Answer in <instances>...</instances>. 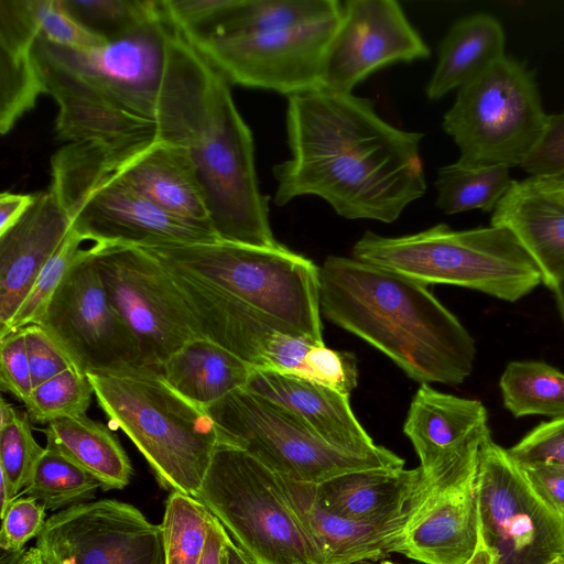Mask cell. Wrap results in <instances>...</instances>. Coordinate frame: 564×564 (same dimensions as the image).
I'll return each instance as SVG.
<instances>
[{"label": "cell", "instance_id": "1", "mask_svg": "<svg viewBox=\"0 0 564 564\" xmlns=\"http://www.w3.org/2000/svg\"><path fill=\"white\" fill-rule=\"evenodd\" d=\"M33 56L44 94L58 108L55 132L67 143L154 134L189 149L223 78L162 0L160 14L123 39L74 50L37 36Z\"/></svg>", "mask_w": 564, "mask_h": 564}, {"label": "cell", "instance_id": "2", "mask_svg": "<svg viewBox=\"0 0 564 564\" xmlns=\"http://www.w3.org/2000/svg\"><path fill=\"white\" fill-rule=\"evenodd\" d=\"M290 159L273 166V202L317 196L346 219L395 221L426 192L424 133L383 120L373 101L328 89L288 97Z\"/></svg>", "mask_w": 564, "mask_h": 564}, {"label": "cell", "instance_id": "3", "mask_svg": "<svg viewBox=\"0 0 564 564\" xmlns=\"http://www.w3.org/2000/svg\"><path fill=\"white\" fill-rule=\"evenodd\" d=\"M321 313L383 352L410 378L457 386L471 373L473 337L425 284L355 258L319 268Z\"/></svg>", "mask_w": 564, "mask_h": 564}, {"label": "cell", "instance_id": "4", "mask_svg": "<svg viewBox=\"0 0 564 564\" xmlns=\"http://www.w3.org/2000/svg\"><path fill=\"white\" fill-rule=\"evenodd\" d=\"M99 406L148 462L159 485L195 496L219 445L216 426L149 368L87 373Z\"/></svg>", "mask_w": 564, "mask_h": 564}, {"label": "cell", "instance_id": "5", "mask_svg": "<svg viewBox=\"0 0 564 564\" xmlns=\"http://www.w3.org/2000/svg\"><path fill=\"white\" fill-rule=\"evenodd\" d=\"M352 258L414 281L451 284L516 302L542 283V275L517 238L498 226L455 230L438 224L400 237L366 231Z\"/></svg>", "mask_w": 564, "mask_h": 564}, {"label": "cell", "instance_id": "6", "mask_svg": "<svg viewBox=\"0 0 564 564\" xmlns=\"http://www.w3.org/2000/svg\"><path fill=\"white\" fill-rule=\"evenodd\" d=\"M51 184L72 227L93 243L147 248L220 241L210 226L161 209L120 181L97 143L74 142L51 159Z\"/></svg>", "mask_w": 564, "mask_h": 564}, {"label": "cell", "instance_id": "7", "mask_svg": "<svg viewBox=\"0 0 564 564\" xmlns=\"http://www.w3.org/2000/svg\"><path fill=\"white\" fill-rule=\"evenodd\" d=\"M141 249L205 279L324 345L319 268L285 246L256 247L220 240Z\"/></svg>", "mask_w": 564, "mask_h": 564}, {"label": "cell", "instance_id": "8", "mask_svg": "<svg viewBox=\"0 0 564 564\" xmlns=\"http://www.w3.org/2000/svg\"><path fill=\"white\" fill-rule=\"evenodd\" d=\"M194 497L251 564H324L280 475L247 452L219 443Z\"/></svg>", "mask_w": 564, "mask_h": 564}, {"label": "cell", "instance_id": "9", "mask_svg": "<svg viewBox=\"0 0 564 564\" xmlns=\"http://www.w3.org/2000/svg\"><path fill=\"white\" fill-rule=\"evenodd\" d=\"M547 117L534 73L505 55L457 89L442 128L457 145L459 163L512 169L533 151Z\"/></svg>", "mask_w": 564, "mask_h": 564}, {"label": "cell", "instance_id": "10", "mask_svg": "<svg viewBox=\"0 0 564 564\" xmlns=\"http://www.w3.org/2000/svg\"><path fill=\"white\" fill-rule=\"evenodd\" d=\"M229 85L224 77L219 82L206 123L189 153L219 239L276 247L281 243L270 226V197L261 193L257 177L252 132L236 107Z\"/></svg>", "mask_w": 564, "mask_h": 564}, {"label": "cell", "instance_id": "11", "mask_svg": "<svg viewBox=\"0 0 564 564\" xmlns=\"http://www.w3.org/2000/svg\"><path fill=\"white\" fill-rule=\"evenodd\" d=\"M205 411L219 443L247 452L294 481L318 485L350 471L404 467V459L361 457L334 447L297 414L248 388L227 394Z\"/></svg>", "mask_w": 564, "mask_h": 564}, {"label": "cell", "instance_id": "12", "mask_svg": "<svg viewBox=\"0 0 564 564\" xmlns=\"http://www.w3.org/2000/svg\"><path fill=\"white\" fill-rule=\"evenodd\" d=\"M479 538L492 564L564 563V514L492 438L476 477Z\"/></svg>", "mask_w": 564, "mask_h": 564}, {"label": "cell", "instance_id": "13", "mask_svg": "<svg viewBox=\"0 0 564 564\" xmlns=\"http://www.w3.org/2000/svg\"><path fill=\"white\" fill-rule=\"evenodd\" d=\"M340 17L341 10L291 28L183 34L229 84L290 97L323 89L325 59Z\"/></svg>", "mask_w": 564, "mask_h": 564}, {"label": "cell", "instance_id": "14", "mask_svg": "<svg viewBox=\"0 0 564 564\" xmlns=\"http://www.w3.org/2000/svg\"><path fill=\"white\" fill-rule=\"evenodd\" d=\"M91 253L113 308L137 337L144 368H159L200 337L164 267L141 248L93 243Z\"/></svg>", "mask_w": 564, "mask_h": 564}, {"label": "cell", "instance_id": "15", "mask_svg": "<svg viewBox=\"0 0 564 564\" xmlns=\"http://www.w3.org/2000/svg\"><path fill=\"white\" fill-rule=\"evenodd\" d=\"M91 246L83 249L36 324L85 373L144 368L137 337L104 289Z\"/></svg>", "mask_w": 564, "mask_h": 564}, {"label": "cell", "instance_id": "16", "mask_svg": "<svg viewBox=\"0 0 564 564\" xmlns=\"http://www.w3.org/2000/svg\"><path fill=\"white\" fill-rule=\"evenodd\" d=\"M156 260L172 279L200 337L216 343L256 370L308 378L306 357L318 344L205 279Z\"/></svg>", "mask_w": 564, "mask_h": 564}, {"label": "cell", "instance_id": "17", "mask_svg": "<svg viewBox=\"0 0 564 564\" xmlns=\"http://www.w3.org/2000/svg\"><path fill=\"white\" fill-rule=\"evenodd\" d=\"M35 546L45 564H165L161 524L115 499L54 513Z\"/></svg>", "mask_w": 564, "mask_h": 564}, {"label": "cell", "instance_id": "18", "mask_svg": "<svg viewBox=\"0 0 564 564\" xmlns=\"http://www.w3.org/2000/svg\"><path fill=\"white\" fill-rule=\"evenodd\" d=\"M403 432L420 458L426 491L475 478L482 449L491 440L480 401L443 393L427 383L414 394Z\"/></svg>", "mask_w": 564, "mask_h": 564}, {"label": "cell", "instance_id": "19", "mask_svg": "<svg viewBox=\"0 0 564 564\" xmlns=\"http://www.w3.org/2000/svg\"><path fill=\"white\" fill-rule=\"evenodd\" d=\"M431 48L394 0H348L329 44L323 89L351 93L378 69L430 57Z\"/></svg>", "mask_w": 564, "mask_h": 564}, {"label": "cell", "instance_id": "20", "mask_svg": "<svg viewBox=\"0 0 564 564\" xmlns=\"http://www.w3.org/2000/svg\"><path fill=\"white\" fill-rule=\"evenodd\" d=\"M97 144L120 181L166 213L213 228L187 147L154 134Z\"/></svg>", "mask_w": 564, "mask_h": 564}, {"label": "cell", "instance_id": "21", "mask_svg": "<svg viewBox=\"0 0 564 564\" xmlns=\"http://www.w3.org/2000/svg\"><path fill=\"white\" fill-rule=\"evenodd\" d=\"M476 477L444 489H422L397 553L423 564H466L479 542Z\"/></svg>", "mask_w": 564, "mask_h": 564}, {"label": "cell", "instance_id": "22", "mask_svg": "<svg viewBox=\"0 0 564 564\" xmlns=\"http://www.w3.org/2000/svg\"><path fill=\"white\" fill-rule=\"evenodd\" d=\"M246 388L288 408L343 452L369 458L403 459L375 444L354 415L349 395L326 384L292 373L254 370Z\"/></svg>", "mask_w": 564, "mask_h": 564}, {"label": "cell", "instance_id": "23", "mask_svg": "<svg viewBox=\"0 0 564 564\" xmlns=\"http://www.w3.org/2000/svg\"><path fill=\"white\" fill-rule=\"evenodd\" d=\"M72 229L55 193H36L32 205L0 234V329L15 314L40 272Z\"/></svg>", "mask_w": 564, "mask_h": 564}, {"label": "cell", "instance_id": "24", "mask_svg": "<svg viewBox=\"0 0 564 564\" xmlns=\"http://www.w3.org/2000/svg\"><path fill=\"white\" fill-rule=\"evenodd\" d=\"M312 486L325 510L372 525L408 522L423 488L420 467L356 470Z\"/></svg>", "mask_w": 564, "mask_h": 564}, {"label": "cell", "instance_id": "25", "mask_svg": "<svg viewBox=\"0 0 564 564\" xmlns=\"http://www.w3.org/2000/svg\"><path fill=\"white\" fill-rule=\"evenodd\" d=\"M292 508L324 564H358L397 553L406 522L372 525L325 510L313 486L280 475Z\"/></svg>", "mask_w": 564, "mask_h": 564}, {"label": "cell", "instance_id": "26", "mask_svg": "<svg viewBox=\"0 0 564 564\" xmlns=\"http://www.w3.org/2000/svg\"><path fill=\"white\" fill-rule=\"evenodd\" d=\"M490 225L508 229L553 290L564 280V206L536 191L527 178L512 185L492 212Z\"/></svg>", "mask_w": 564, "mask_h": 564}, {"label": "cell", "instance_id": "27", "mask_svg": "<svg viewBox=\"0 0 564 564\" xmlns=\"http://www.w3.org/2000/svg\"><path fill=\"white\" fill-rule=\"evenodd\" d=\"M39 29L26 0H0V132L34 108L44 87L33 46Z\"/></svg>", "mask_w": 564, "mask_h": 564}, {"label": "cell", "instance_id": "28", "mask_svg": "<svg viewBox=\"0 0 564 564\" xmlns=\"http://www.w3.org/2000/svg\"><path fill=\"white\" fill-rule=\"evenodd\" d=\"M254 370L216 343L196 337L172 355L158 373L176 393L205 411L246 388Z\"/></svg>", "mask_w": 564, "mask_h": 564}, {"label": "cell", "instance_id": "29", "mask_svg": "<svg viewBox=\"0 0 564 564\" xmlns=\"http://www.w3.org/2000/svg\"><path fill=\"white\" fill-rule=\"evenodd\" d=\"M506 35L491 14L474 13L455 21L441 42L426 96L437 100L505 56Z\"/></svg>", "mask_w": 564, "mask_h": 564}, {"label": "cell", "instance_id": "30", "mask_svg": "<svg viewBox=\"0 0 564 564\" xmlns=\"http://www.w3.org/2000/svg\"><path fill=\"white\" fill-rule=\"evenodd\" d=\"M53 447L96 478L102 490L123 489L131 479V462L118 437L87 415L52 421L45 429Z\"/></svg>", "mask_w": 564, "mask_h": 564}, {"label": "cell", "instance_id": "31", "mask_svg": "<svg viewBox=\"0 0 564 564\" xmlns=\"http://www.w3.org/2000/svg\"><path fill=\"white\" fill-rule=\"evenodd\" d=\"M340 10L341 2L337 0H238L214 23L188 33H232L291 28L334 15Z\"/></svg>", "mask_w": 564, "mask_h": 564}, {"label": "cell", "instance_id": "32", "mask_svg": "<svg viewBox=\"0 0 564 564\" xmlns=\"http://www.w3.org/2000/svg\"><path fill=\"white\" fill-rule=\"evenodd\" d=\"M499 387L505 408L516 417L564 416V372L542 361H512Z\"/></svg>", "mask_w": 564, "mask_h": 564}, {"label": "cell", "instance_id": "33", "mask_svg": "<svg viewBox=\"0 0 564 564\" xmlns=\"http://www.w3.org/2000/svg\"><path fill=\"white\" fill-rule=\"evenodd\" d=\"M513 181L508 167H474L456 161L437 171L435 204L447 215L494 212Z\"/></svg>", "mask_w": 564, "mask_h": 564}, {"label": "cell", "instance_id": "34", "mask_svg": "<svg viewBox=\"0 0 564 564\" xmlns=\"http://www.w3.org/2000/svg\"><path fill=\"white\" fill-rule=\"evenodd\" d=\"M100 482L62 452L46 446L21 494L46 510H63L95 498Z\"/></svg>", "mask_w": 564, "mask_h": 564}, {"label": "cell", "instance_id": "35", "mask_svg": "<svg viewBox=\"0 0 564 564\" xmlns=\"http://www.w3.org/2000/svg\"><path fill=\"white\" fill-rule=\"evenodd\" d=\"M45 447L33 436L29 416L0 400V514L19 498Z\"/></svg>", "mask_w": 564, "mask_h": 564}, {"label": "cell", "instance_id": "36", "mask_svg": "<svg viewBox=\"0 0 564 564\" xmlns=\"http://www.w3.org/2000/svg\"><path fill=\"white\" fill-rule=\"evenodd\" d=\"M212 513L195 497L171 492L161 523L165 564H200Z\"/></svg>", "mask_w": 564, "mask_h": 564}, {"label": "cell", "instance_id": "37", "mask_svg": "<svg viewBox=\"0 0 564 564\" xmlns=\"http://www.w3.org/2000/svg\"><path fill=\"white\" fill-rule=\"evenodd\" d=\"M88 32L111 43L133 33L161 12V0H62Z\"/></svg>", "mask_w": 564, "mask_h": 564}, {"label": "cell", "instance_id": "38", "mask_svg": "<svg viewBox=\"0 0 564 564\" xmlns=\"http://www.w3.org/2000/svg\"><path fill=\"white\" fill-rule=\"evenodd\" d=\"M95 395L87 373L73 366L33 388L24 403L28 415L35 422L86 415Z\"/></svg>", "mask_w": 564, "mask_h": 564}, {"label": "cell", "instance_id": "39", "mask_svg": "<svg viewBox=\"0 0 564 564\" xmlns=\"http://www.w3.org/2000/svg\"><path fill=\"white\" fill-rule=\"evenodd\" d=\"M86 241L88 240L72 227L65 240L40 272L13 317L0 329V337L39 322L55 290L85 248Z\"/></svg>", "mask_w": 564, "mask_h": 564}, {"label": "cell", "instance_id": "40", "mask_svg": "<svg viewBox=\"0 0 564 564\" xmlns=\"http://www.w3.org/2000/svg\"><path fill=\"white\" fill-rule=\"evenodd\" d=\"M39 36L61 46L87 50L105 43L84 29L65 9L62 0H26Z\"/></svg>", "mask_w": 564, "mask_h": 564}, {"label": "cell", "instance_id": "41", "mask_svg": "<svg viewBox=\"0 0 564 564\" xmlns=\"http://www.w3.org/2000/svg\"><path fill=\"white\" fill-rule=\"evenodd\" d=\"M508 451L521 465L547 464L564 471V416L539 424Z\"/></svg>", "mask_w": 564, "mask_h": 564}, {"label": "cell", "instance_id": "42", "mask_svg": "<svg viewBox=\"0 0 564 564\" xmlns=\"http://www.w3.org/2000/svg\"><path fill=\"white\" fill-rule=\"evenodd\" d=\"M45 508L31 497L17 498L0 514V549L21 551L25 544L37 538L45 524Z\"/></svg>", "mask_w": 564, "mask_h": 564}, {"label": "cell", "instance_id": "43", "mask_svg": "<svg viewBox=\"0 0 564 564\" xmlns=\"http://www.w3.org/2000/svg\"><path fill=\"white\" fill-rule=\"evenodd\" d=\"M308 378L349 395L357 387L358 370L354 354L337 351L325 345L314 346L307 357Z\"/></svg>", "mask_w": 564, "mask_h": 564}, {"label": "cell", "instance_id": "44", "mask_svg": "<svg viewBox=\"0 0 564 564\" xmlns=\"http://www.w3.org/2000/svg\"><path fill=\"white\" fill-rule=\"evenodd\" d=\"M0 387L25 403L33 391L22 328L0 337Z\"/></svg>", "mask_w": 564, "mask_h": 564}, {"label": "cell", "instance_id": "45", "mask_svg": "<svg viewBox=\"0 0 564 564\" xmlns=\"http://www.w3.org/2000/svg\"><path fill=\"white\" fill-rule=\"evenodd\" d=\"M24 332L33 387L74 366L69 357L39 324H30Z\"/></svg>", "mask_w": 564, "mask_h": 564}, {"label": "cell", "instance_id": "46", "mask_svg": "<svg viewBox=\"0 0 564 564\" xmlns=\"http://www.w3.org/2000/svg\"><path fill=\"white\" fill-rule=\"evenodd\" d=\"M521 169L530 177L564 174V111L549 115L540 141Z\"/></svg>", "mask_w": 564, "mask_h": 564}, {"label": "cell", "instance_id": "47", "mask_svg": "<svg viewBox=\"0 0 564 564\" xmlns=\"http://www.w3.org/2000/svg\"><path fill=\"white\" fill-rule=\"evenodd\" d=\"M238 0H162L170 19L183 32L202 30L214 23Z\"/></svg>", "mask_w": 564, "mask_h": 564}, {"label": "cell", "instance_id": "48", "mask_svg": "<svg viewBox=\"0 0 564 564\" xmlns=\"http://www.w3.org/2000/svg\"><path fill=\"white\" fill-rule=\"evenodd\" d=\"M521 466L552 505L564 514V471L547 464Z\"/></svg>", "mask_w": 564, "mask_h": 564}, {"label": "cell", "instance_id": "49", "mask_svg": "<svg viewBox=\"0 0 564 564\" xmlns=\"http://www.w3.org/2000/svg\"><path fill=\"white\" fill-rule=\"evenodd\" d=\"M34 198L35 194H0V234L11 228L23 216Z\"/></svg>", "mask_w": 564, "mask_h": 564}, {"label": "cell", "instance_id": "50", "mask_svg": "<svg viewBox=\"0 0 564 564\" xmlns=\"http://www.w3.org/2000/svg\"><path fill=\"white\" fill-rule=\"evenodd\" d=\"M225 528L212 514L207 541L200 564H223L224 546L227 536Z\"/></svg>", "mask_w": 564, "mask_h": 564}, {"label": "cell", "instance_id": "51", "mask_svg": "<svg viewBox=\"0 0 564 564\" xmlns=\"http://www.w3.org/2000/svg\"><path fill=\"white\" fill-rule=\"evenodd\" d=\"M540 193L564 206V174L547 177H527Z\"/></svg>", "mask_w": 564, "mask_h": 564}, {"label": "cell", "instance_id": "52", "mask_svg": "<svg viewBox=\"0 0 564 564\" xmlns=\"http://www.w3.org/2000/svg\"><path fill=\"white\" fill-rule=\"evenodd\" d=\"M0 564H45L36 546L21 551H3L0 554Z\"/></svg>", "mask_w": 564, "mask_h": 564}, {"label": "cell", "instance_id": "53", "mask_svg": "<svg viewBox=\"0 0 564 564\" xmlns=\"http://www.w3.org/2000/svg\"><path fill=\"white\" fill-rule=\"evenodd\" d=\"M224 557L226 564H251L228 534L225 540Z\"/></svg>", "mask_w": 564, "mask_h": 564}, {"label": "cell", "instance_id": "54", "mask_svg": "<svg viewBox=\"0 0 564 564\" xmlns=\"http://www.w3.org/2000/svg\"><path fill=\"white\" fill-rule=\"evenodd\" d=\"M492 562L494 557L491 552L479 538L477 549L471 558L466 564H492Z\"/></svg>", "mask_w": 564, "mask_h": 564}, {"label": "cell", "instance_id": "55", "mask_svg": "<svg viewBox=\"0 0 564 564\" xmlns=\"http://www.w3.org/2000/svg\"><path fill=\"white\" fill-rule=\"evenodd\" d=\"M552 291L554 292L560 316L564 324V280L560 282Z\"/></svg>", "mask_w": 564, "mask_h": 564}, {"label": "cell", "instance_id": "56", "mask_svg": "<svg viewBox=\"0 0 564 564\" xmlns=\"http://www.w3.org/2000/svg\"><path fill=\"white\" fill-rule=\"evenodd\" d=\"M381 564H395V563H392L390 561H383Z\"/></svg>", "mask_w": 564, "mask_h": 564}, {"label": "cell", "instance_id": "57", "mask_svg": "<svg viewBox=\"0 0 564 564\" xmlns=\"http://www.w3.org/2000/svg\"><path fill=\"white\" fill-rule=\"evenodd\" d=\"M223 564H226V562H225V557H223Z\"/></svg>", "mask_w": 564, "mask_h": 564}]
</instances>
